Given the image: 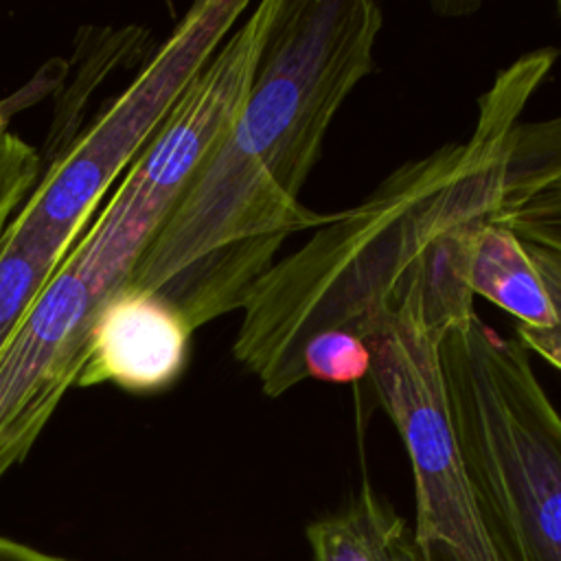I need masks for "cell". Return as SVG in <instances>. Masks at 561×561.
<instances>
[{
  "mask_svg": "<svg viewBox=\"0 0 561 561\" xmlns=\"http://www.w3.org/2000/svg\"><path fill=\"white\" fill-rule=\"evenodd\" d=\"M381 26L370 0H283L241 114L125 285L158 294L195 331L241 309L291 234L331 221L298 195L333 118L375 70Z\"/></svg>",
  "mask_w": 561,
  "mask_h": 561,
  "instance_id": "obj_2",
  "label": "cell"
},
{
  "mask_svg": "<svg viewBox=\"0 0 561 561\" xmlns=\"http://www.w3.org/2000/svg\"><path fill=\"white\" fill-rule=\"evenodd\" d=\"M524 248L543 280V287L554 309V324L550 329H533V327L517 324L515 333H517V340L530 353H537L561 373V245L524 243Z\"/></svg>",
  "mask_w": 561,
  "mask_h": 561,
  "instance_id": "obj_15",
  "label": "cell"
},
{
  "mask_svg": "<svg viewBox=\"0 0 561 561\" xmlns=\"http://www.w3.org/2000/svg\"><path fill=\"white\" fill-rule=\"evenodd\" d=\"M373 390L414 478V537L427 561H504L480 513L449 414L440 340L401 313L368 340Z\"/></svg>",
  "mask_w": 561,
  "mask_h": 561,
  "instance_id": "obj_5",
  "label": "cell"
},
{
  "mask_svg": "<svg viewBox=\"0 0 561 561\" xmlns=\"http://www.w3.org/2000/svg\"><path fill=\"white\" fill-rule=\"evenodd\" d=\"M123 285L83 230L0 348V480L28 456L77 383L94 313Z\"/></svg>",
  "mask_w": 561,
  "mask_h": 561,
  "instance_id": "obj_7",
  "label": "cell"
},
{
  "mask_svg": "<svg viewBox=\"0 0 561 561\" xmlns=\"http://www.w3.org/2000/svg\"><path fill=\"white\" fill-rule=\"evenodd\" d=\"M42 173L44 162L39 151L7 127L0 129V241Z\"/></svg>",
  "mask_w": 561,
  "mask_h": 561,
  "instance_id": "obj_14",
  "label": "cell"
},
{
  "mask_svg": "<svg viewBox=\"0 0 561 561\" xmlns=\"http://www.w3.org/2000/svg\"><path fill=\"white\" fill-rule=\"evenodd\" d=\"M557 13H559V18H561V2H557Z\"/></svg>",
  "mask_w": 561,
  "mask_h": 561,
  "instance_id": "obj_18",
  "label": "cell"
},
{
  "mask_svg": "<svg viewBox=\"0 0 561 561\" xmlns=\"http://www.w3.org/2000/svg\"><path fill=\"white\" fill-rule=\"evenodd\" d=\"M305 377L329 383H355L368 377V344L348 331H324L311 337L302 351Z\"/></svg>",
  "mask_w": 561,
  "mask_h": 561,
  "instance_id": "obj_13",
  "label": "cell"
},
{
  "mask_svg": "<svg viewBox=\"0 0 561 561\" xmlns=\"http://www.w3.org/2000/svg\"><path fill=\"white\" fill-rule=\"evenodd\" d=\"M311 561H427L414 530L364 480L335 513L307 526Z\"/></svg>",
  "mask_w": 561,
  "mask_h": 561,
  "instance_id": "obj_9",
  "label": "cell"
},
{
  "mask_svg": "<svg viewBox=\"0 0 561 561\" xmlns=\"http://www.w3.org/2000/svg\"><path fill=\"white\" fill-rule=\"evenodd\" d=\"M250 11L248 0L195 2L140 75L44 169L4 239L64 261L110 184L151 142L186 85Z\"/></svg>",
  "mask_w": 561,
  "mask_h": 561,
  "instance_id": "obj_4",
  "label": "cell"
},
{
  "mask_svg": "<svg viewBox=\"0 0 561 561\" xmlns=\"http://www.w3.org/2000/svg\"><path fill=\"white\" fill-rule=\"evenodd\" d=\"M61 261L0 241V348Z\"/></svg>",
  "mask_w": 561,
  "mask_h": 561,
  "instance_id": "obj_12",
  "label": "cell"
},
{
  "mask_svg": "<svg viewBox=\"0 0 561 561\" xmlns=\"http://www.w3.org/2000/svg\"><path fill=\"white\" fill-rule=\"evenodd\" d=\"M557 55L533 50L508 66L465 140L394 169L250 287L232 355L267 397L307 379L302 351L318 333L366 342L412 313L443 340L476 313L467 274L478 232L561 180V116L522 121Z\"/></svg>",
  "mask_w": 561,
  "mask_h": 561,
  "instance_id": "obj_1",
  "label": "cell"
},
{
  "mask_svg": "<svg viewBox=\"0 0 561 561\" xmlns=\"http://www.w3.org/2000/svg\"><path fill=\"white\" fill-rule=\"evenodd\" d=\"M0 561H72V559L42 552L37 548H31L26 543H20L0 535Z\"/></svg>",
  "mask_w": 561,
  "mask_h": 561,
  "instance_id": "obj_17",
  "label": "cell"
},
{
  "mask_svg": "<svg viewBox=\"0 0 561 561\" xmlns=\"http://www.w3.org/2000/svg\"><path fill=\"white\" fill-rule=\"evenodd\" d=\"M193 329L158 294L131 285L99 305L83 368L75 386L112 383L129 392H158L182 375Z\"/></svg>",
  "mask_w": 561,
  "mask_h": 561,
  "instance_id": "obj_8",
  "label": "cell"
},
{
  "mask_svg": "<svg viewBox=\"0 0 561 561\" xmlns=\"http://www.w3.org/2000/svg\"><path fill=\"white\" fill-rule=\"evenodd\" d=\"M145 31L138 26L125 28H85L77 37V72L55 103L50 131L46 136L42 162L53 164L81 134L83 107L96 85L121 64H125L145 42Z\"/></svg>",
  "mask_w": 561,
  "mask_h": 561,
  "instance_id": "obj_11",
  "label": "cell"
},
{
  "mask_svg": "<svg viewBox=\"0 0 561 561\" xmlns=\"http://www.w3.org/2000/svg\"><path fill=\"white\" fill-rule=\"evenodd\" d=\"M462 462L504 561H561V414L530 351L476 313L440 340Z\"/></svg>",
  "mask_w": 561,
  "mask_h": 561,
  "instance_id": "obj_3",
  "label": "cell"
},
{
  "mask_svg": "<svg viewBox=\"0 0 561 561\" xmlns=\"http://www.w3.org/2000/svg\"><path fill=\"white\" fill-rule=\"evenodd\" d=\"M280 7L283 0L250 7L248 18L186 85L158 134L99 210L96 221L127 254L140 259L193 175L234 125Z\"/></svg>",
  "mask_w": 561,
  "mask_h": 561,
  "instance_id": "obj_6",
  "label": "cell"
},
{
  "mask_svg": "<svg viewBox=\"0 0 561 561\" xmlns=\"http://www.w3.org/2000/svg\"><path fill=\"white\" fill-rule=\"evenodd\" d=\"M497 224L508 226L524 243L561 245V180L539 191L530 202L508 213Z\"/></svg>",
  "mask_w": 561,
  "mask_h": 561,
  "instance_id": "obj_16",
  "label": "cell"
},
{
  "mask_svg": "<svg viewBox=\"0 0 561 561\" xmlns=\"http://www.w3.org/2000/svg\"><path fill=\"white\" fill-rule=\"evenodd\" d=\"M467 280L473 296L478 294L502 307L517 324L533 329L554 324V309L543 280L508 226L491 221L478 232Z\"/></svg>",
  "mask_w": 561,
  "mask_h": 561,
  "instance_id": "obj_10",
  "label": "cell"
}]
</instances>
